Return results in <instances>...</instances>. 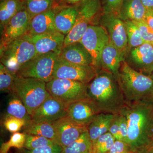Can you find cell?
Returning a JSON list of instances; mask_svg holds the SVG:
<instances>
[{
  "label": "cell",
  "instance_id": "18",
  "mask_svg": "<svg viewBox=\"0 0 153 153\" xmlns=\"http://www.w3.org/2000/svg\"><path fill=\"white\" fill-rule=\"evenodd\" d=\"M125 54L109 42L102 52L100 62L102 70L110 72L118 79L121 64L125 60Z\"/></svg>",
  "mask_w": 153,
  "mask_h": 153
},
{
  "label": "cell",
  "instance_id": "12",
  "mask_svg": "<svg viewBox=\"0 0 153 153\" xmlns=\"http://www.w3.org/2000/svg\"><path fill=\"white\" fill-rule=\"evenodd\" d=\"M125 60L131 68L146 75H150L153 70V46L144 43L139 47L128 49Z\"/></svg>",
  "mask_w": 153,
  "mask_h": 153
},
{
  "label": "cell",
  "instance_id": "5",
  "mask_svg": "<svg viewBox=\"0 0 153 153\" xmlns=\"http://www.w3.org/2000/svg\"><path fill=\"white\" fill-rule=\"evenodd\" d=\"M46 85L47 82L41 79L17 76L11 88V93L22 100L32 117L50 96Z\"/></svg>",
  "mask_w": 153,
  "mask_h": 153
},
{
  "label": "cell",
  "instance_id": "43",
  "mask_svg": "<svg viewBox=\"0 0 153 153\" xmlns=\"http://www.w3.org/2000/svg\"><path fill=\"white\" fill-rule=\"evenodd\" d=\"M147 10L153 9V0H141Z\"/></svg>",
  "mask_w": 153,
  "mask_h": 153
},
{
  "label": "cell",
  "instance_id": "3",
  "mask_svg": "<svg viewBox=\"0 0 153 153\" xmlns=\"http://www.w3.org/2000/svg\"><path fill=\"white\" fill-rule=\"evenodd\" d=\"M118 81L126 103L153 102V79L131 68L125 60L121 64Z\"/></svg>",
  "mask_w": 153,
  "mask_h": 153
},
{
  "label": "cell",
  "instance_id": "35",
  "mask_svg": "<svg viewBox=\"0 0 153 153\" xmlns=\"http://www.w3.org/2000/svg\"><path fill=\"white\" fill-rule=\"evenodd\" d=\"M139 30L141 36L145 43H153V31L144 20L132 21Z\"/></svg>",
  "mask_w": 153,
  "mask_h": 153
},
{
  "label": "cell",
  "instance_id": "42",
  "mask_svg": "<svg viewBox=\"0 0 153 153\" xmlns=\"http://www.w3.org/2000/svg\"><path fill=\"white\" fill-rule=\"evenodd\" d=\"M144 21L153 31V9L147 10Z\"/></svg>",
  "mask_w": 153,
  "mask_h": 153
},
{
  "label": "cell",
  "instance_id": "30",
  "mask_svg": "<svg viewBox=\"0 0 153 153\" xmlns=\"http://www.w3.org/2000/svg\"><path fill=\"white\" fill-rule=\"evenodd\" d=\"M115 140L114 137L109 132L102 135L92 143V153H106Z\"/></svg>",
  "mask_w": 153,
  "mask_h": 153
},
{
  "label": "cell",
  "instance_id": "20",
  "mask_svg": "<svg viewBox=\"0 0 153 153\" xmlns=\"http://www.w3.org/2000/svg\"><path fill=\"white\" fill-rule=\"evenodd\" d=\"M53 9L35 16L30 21L27 35H37L58 32L55 23Z\"/></svg>",
  "mask_w": 153,
  "mask_h": 153
},
{
  "label": "cell",
  "instance_id": "11",
  "mask_svg": "<svg viewBox=\"0 0 153 153\" xmlns=\"http://www.w3.org/2000/svg\"><path fill=\"white\" fill-rule=\"evenodd\" d=\"M31 19L25 9L11 19L1 32L0 51L11 42L27 35Z\"/></svg>",
  "mask_w": 153,
  "mask_h": 153
},
{
  "label": "cell",
  "instance_id": "19",
  "mask_svg": "<svg viewBox=\"0 0 153 153\" xmlns=\"http://www.w3.org/2000/svg\"><path fill=\"white\" fill-rule=\"evenodd\" d=\"M59 56L70 63L94 66L91 55L79 42L63 47Z\"/></svg>",
  "mask_w": 153,
  "mask_h": 153
},
{
  "label": "cell",
  "instance_id": "10",
  "mask_svg": "<svg viewBox=\"0 0 153 153\" xmlns=\"http://www.w3.org/2000/svg\"><path fill=\"white\" fill-rule=\"evenodd\" d=\"M97 73L93 66L74 64L58 56L54 67L53 78L71 79L88 84Z\"/></svg>",
  "mask_w": 153,
  "mask_h": 153
},
{
  "label": "cell",
  "instance_id": "6",
  "mask_svg": "<svg viewBox=\"0 0 153 153\" xmlns=\"http://www.w3.org/2000/svg\"><path fill=\"white\" fill-rule=\"evenodd\" d=\"M1 52V63L16 74L23 65L37 55L35 46L25 36L10 43Z\"/></svg>",
  "mask_w": 153,
  "mask_h": 153
},
{
  "label": "cell",
  "instance_id": "45",
  "mask_svg": "<svg viewBox=\"0 0 153 153\" xmlns=\"http://www.w3.org/2000/svg\"><path fill=\"white\" fill-rule=\"evenodd\" d=\"M151 77H152V79H153V70L152 72V74H151V75H150Z\"/></svg>",
  "mask_w": 153,
  "mask_h": 153
},
{
  "label": "cell",
  "instance_id": "28",
  "mask_svg": "<svg viewBox=\"0 0 153 153\" xmlns=\"http://www.w3.org/2000/svg\"><path fill=\"white\" fill-rule=\"evenodd\" d=\"M25 9L31 18L54 7L55 0H24Z\"/></svg>",
  "mask_w": 153,
  "mask_h": 153
},
{
  "label": "cell",
  "instance_id": "24",
  "mask_svg": "<svg viewBox=\"0 0 153 153\" xmlns=\"http://www.w3.org/2000/svg\"><path fill=\"white\" fill-rule=\"evenodd\" d=\"M25 9L24 0H1L0 26L1 32L12 18L20 11Z\"/></svg>",
  "mask_w": 153,
  "mask_h": 153
},
{
  "label": "cell",
  "instance_id": "36",
  "mask_svg": "<svg viewBox=\"0 0 153 153\" xmlns=\"http://www.w3.org/2000/svg\"><path fill=\"white\" fill-rule=\"evenodd\" d=\"M123 0H101L103 13L113 14L118 16Z\"/></svg>",
  "mask_w": 153,
  "mask_h": 153
},
{
  "label": "cell",
  "instance_id": "37",
  "mask_svg": "<svg viewBox=\"0 0 153 153\" xmlns=\"http://www.w3.org/2000/svg\"><path fill=\"white\" fill-rule=\"evenodd\" d=\"M63 150V148L60 145L55 143L31 150L25 149L24 150V153H61Z\"/></svg>",
  "mask_w": 153,
  "mask_h": 153
},
{
  "label": "cell",
  "instance_id": "1",
  "mask_svg": "<svg viewBox=\"0 0 153 153\" xmlns=\"http://www.w3.org/2000/svg\"><path fill=\"white\" fill-rule=\"evenodd\" d=\"M120 114L127 120L128 144L134 153H144L153 145V102L126 103Z\"/></svg>",
  "mask_w": 153,
  "mask_h": 153
},
{
  "label": "cell",
  "instance_id": "34",
  "mask_svg": "<svg viewBox=\"0 0 153 153\" xmlns=\"http://www.w3.org/2000/svg\"><path fill=\"white\" fill-rule=\"evenodd\" d=\"M5 128L12 133L18 132L26 125L25 120L7 115L3 122Z\"/></svg>",
  "mask_w": 153,
  "mask_h": 153
},
{
  "label": "cell",
  "instance_id": "46",
  "mask_svg": "<svg viewBox=\"0 0 153 153\" xmlns=\"http://www.w3.org/2000/svg\"><path fill=\"white\" fill-rule=\"evenodd\" d=\"M152 45H153V43Z\"/></svg>",
  "mask_w": 153,
  "mask_h": 153
},
{
  "label": "cell",
  "instance_id": "14",
  "mask_svg": "<svg viewBox=\"0 0 153 153\" xmlns=\"http://www.w3.org/2000/svg\"><path fill=\"white\" fill-rule=\"evenodd\" d=\"M68 105L50 95L32 116V121L53 123L67 114Z\"/></svg>",
  "mask_w": 153,
  "mask_h": 153
},
{
  "label": "cell",
  "instance_id": "31",
  "mask_svg": "<svg viewBox=\"0 0 153 153\" xmlns=\"http://www.w3.org/2000/svg\"><path fill=\"white\" fill-rule=\"evenodd\" d=\"M16 74L12 72L2 63L0 64V90L1 91L11 93V88Z\"/></svg>",
  "mask_w": 153,
  "mask_h": 153
},
{
  "label": "cell",
  "instance_id": "17",
  "mask_svg": "<svg viewBox=\"0 0 153 153\" xmlns=\"http://www.w3.org/2000/svg\"><path fill=\"white\" fill-rule=\"evenodd\" d=\"M25 36L34 45L37 55L53 52L60 55L65 38L58 32Z\"/></svg>",
  "mask_w": 153,
  "mask_h": 153
},
{
  "label": "cell",
  "instance_id": "32",
  "mask_svg": "<svg viewBox=\"0 0 153 153\" xmlns=\"http://www.w3.org/2000/svg\"><path fill=\"white\" fill-rule=\"evenodd\" d=\"M25 134L26 140L24 148L29 150L57 143L54 141L45 137L28 134Z\"/></svg>",
  "mask_w": 153,
  "mask_h": 153
},
{
  "label": "cell",
  "instance_id": "33",
  "mask_svg": "<svg viewBox=\"0 0 153 153\" xmlns=\"http://www.w3.org/2000/svg\"><path fill=\"white\" fill-rule=\"evenodd\" d=\"M26 134L24 133H14L8 141L3 143L0 149V153H8L11 148L21 149L24 147Z\"/></svg>",
  "mask_w": 153,
  "mask_h": 153
},
{
  "label": "cell",
  "instance_id": "2",
  "mask_svg": "<svg viewBox=\"0 0 153 153\" xmlns=\"http://www.w3.org/2000/svg\"><path fill=\"white\" fill-rule=\"evenodd\" d=\"M87 93L100 113L118 114L126 104L118 79L105 70L100 71L88 84Z\"/></svg>",
  "mask_w": 153,
  "mask_h": 153
},
{
  "label": "cell",
  "instance_id": "21",
  "mask_svg": "<svg viewBox=\"0 0 153 153\" xmlns=\"http://www.w3.org/2000/svg\"><path fill=\"white\" fill-rule=\"evenodd\" d=\"M53 9L55 12L56 30L66 36L75 25L77 17V10L74 6L57 7Z\"/></svg>",
  "mask_w": 153,
  "mask_h": 153
},
{
  "label": "cell",
  "instance_id": "7",
  "mask_svg": "<svg viewBox=\"0 0 153 153\" xmlns=\"http://www.w3.org/2000/svg\"><path fill=\"white\" fill-rule=\"evenodd\" d=\"M88 84L71 79L53 78L47 82L46 88L50 95L68 105L88 98Z\"/></svg>",
  "mask_w": 153,
  "mask_h": 153
},
{
  "label": "cell",
  "instance_id": "26",
  "mask_svg": "<svg viewBox=\"0 0 153 153\" xmlns=\"http://www.w3.org/2000/svg\"><path fill=\"white\" fill-rule=\"evenodd\" d=\"M7 107V115L23 120L26 124L32 120V117L22 100L15 94H12Z\"/></svg>",
  "mask_w": 153,
  "mask_h": 153
},
{
  "label": "cell",
  "instance_id": "29",
  "mask_svg": "<svg viewBox=\"0 0 153 153\" xmlns=\"http://www.w3.org/2000/svg\"><path fill=\"white\" fill-rule=\"evenodd\" d=\"M124 22L127 37V50L139 47L144 43L139 30L134 22L131 21Z\"/></svg>",
  "mask_w": 153,
  "mask_h": 153
},
{
  "label": "cell",
  "instance_id": "38",
  "mask_svg": "<svg viewBox=\"0 0 153 153\" xmlns=\"http://www.w3.org/2000/svg\"><path fill=\"white\" fill-rule=\"evenodd\" d=\"M119 122L120 140L122 141L127 143L128 136V125L127 120L123 114H119Z\"/></svg>",
  "mask_w": 153,
  "mask_h": 153
},
{
  "label": "cell",
  "instance_id": "40",
  "mask_svg": "<svg viewBox=\"0 0 153 153\" xmlns=\"http://www.w3.org/2000/svg\"><path fill=\"white\" fill-rule=\"evenodd\" d=\"M109 133L114 137L116 140H120L119 122V114H115L113 120L109 129Z\"/></svg>",
  "mask_w": 153,
  "mask_h": 153
},
{
  "label": "cell",
  "instance_id": "15",
  "mask_svg": "<svg viewBox=\"0 0 153 153\" xmlns=\"http://www.w3.org/2000/svg\"><path fill=\"white\" fill-rule=\"evenodd\" d=\"M53 124L56 141L63 149L75 142L87 130V127L77 124L66 116L53 123Z\"/></svg>",
  "mask_w": 153,
  "mask_h": 153
},
{
  "label": "cell",
  "instance_id": "16",
  "mask_svg": "<svg viewBox=\"0 0 153 153\" xmlns=\"http://www.w3.org/2000/svg\"><path fill=\"white\" fill-rule=\"evenodd\" d=\"M100 113L95 104L88 98L68 105L66 117L75 123L87 127Z\"/></svg>",
  "mask_w": 153,
  "mask_h": 153
},
{
  "label": "cell",
  "instance_id": "39",
  "mask_svg": "<svg viewBox=\"0 0 153 153\" xmlns=\"http://www.w3.org/2000/svg\"><path fill=\"white\" fill-rule=\"evenodd\" d=\"M106 153H134L126 143L116 140L110 149Z\"/></svg>",
  "mask_w": 153,
  "mask_h": 153
},
{
  "label": "cell",
  "instance_id": "27",
  "mask_svg": "<svg viewBox=\"0 0 153 153\" xmlns=\"http://www.w3.org/2000/svg\"><path fill=\"white\" fill-rule=\"evenodd\" d=\"M92 146L87 130L75 142L63 149L61 153H92Z\"/></svg>",
  "mask_w": 153,
  "mask_h": 153
},
{
  "label": "cell",
  "instance_id": "9",
  "mask_svg": "<svg viewBox=\"0 0 153 153\" xmlns=\"http://www.w3.org/2000/svg\"><path fill=\"white\" fill-rule=\"evenodd\" d=\"M91 55L97 72L102 70L100 57L102 50L110 42L108 33L100 25L89 26L79 41Z\"/></svg>",
  "mask_w": 153,
  "mask_h": 153
},
{
  "label": "cell",
  "instance_id": "13",
  "mask_svg": "<svg viewBox=\"0 0 153 153\" xmlns=\"http://www.w3.org/2000/svg\"><path fill=\"white\" fill-rule=\"evenodd\" d=\"M99 25L106 30L110 42L121 51L126 53L128 40L123 21L114 14L103 13L100 20Z\"/></svg>",
  "mask_w": 153,
  "mask_h": 153
},
{
  "label": "cell",
  "instance_id": "44",
  "mask_svg": "<svg viewBox=\"0 0 153 153\" xmlns=\"http://www.w3.org/2000/svg\"><path fill=\"white\" fill-rule=\"evenodd\" d=\"M144 153H153V145Z\"/></svg>",
  "mask_w": 153,
  "mask_h": 153
},
{
  "label": "cell",
  "instance_id": "22",
  "mask_svg": "<svg viewBox=\"0 0 153 153\" xmlns=\"http://www.w3.org/2000/svg\"><path fill=\"white\" fill-rule=\"evenodd\" d=\"M147 11L141 0H123L118 17L123 22L143 21Z\"/></svg>",
  "mask_w": 153,
  "mask_h": 153
},
{
  "label": "cell",
  "instance_id": "8",
  "mask_svg": "<svg viewBox=\"0 0 153 153\" xmlns=\"http://www.w3.org/2000/svg\"><path fill=\"white\" fill-rule=\"evenodd\" d=\"M59 55L53 52L37 55L21 67L17 71V76L49 82L53 79L55 63Z\"/></svg>",
  "mask_w": 153,
  "mask_h": 153
},
{
  "label": "cell",
  "instance_id": "41",
  "mask_svg": "<svg viewBox=\"0 0 153 153\" xmlns=\"http://www.w3.org/2000/svg\"><path fill=\"white\" fill-rule=\"evenodd\" d=\"M83 0H55L54 7L74 6Z\"/></svg>",
  "mask_w": 153,
  "mask_h": 153
},
{
  "label": "cell",
  "instance_id": "4",
  "mask_svg": "<svg viewBox=\"0 0 153 153\" xmlns=\"http://www.w3.org/2000/svg\"><path fill=\"white\" fill-rule=\"evenodd\" d=\"M74 6L77 12L76 22L65 36L63 47L79 42L89 26L99 25L103 14L101 0H83Z\"/></svg>",
  "mask_w": 153,
  "mask_h": 153
},
{
  "label": "cell",
  "instance_id": "25",
  "mask_svg": "<svg viewBox=\"0 0 153 153\" xmlns=\"http://www.w3.org/2000/svg\"><path fill=\"white\" fill-rule=\"evenodd\" d=\"M23 129L24 133L45 137L57 143L55 128L53 123L36 122L31 120Z\"/></svg>",
  "mask_w": 153,
  "mask_h": 153
},
{
  "label": "cell",
  "instance_id": "23",
  "mask_svg": "<svg viewBox=\"0 0 153 153\" xmlns=\"http://www.w3.org/2000/svg\"><path fill=\"white\" fill-rule=\"evenodd\" d=\"M115 115L100 113L87 126V131L92 143L102 135L109 131Z\"/></svg>",
  "mask_w": 153,
  "mask_h": 153
}]
</instances>
